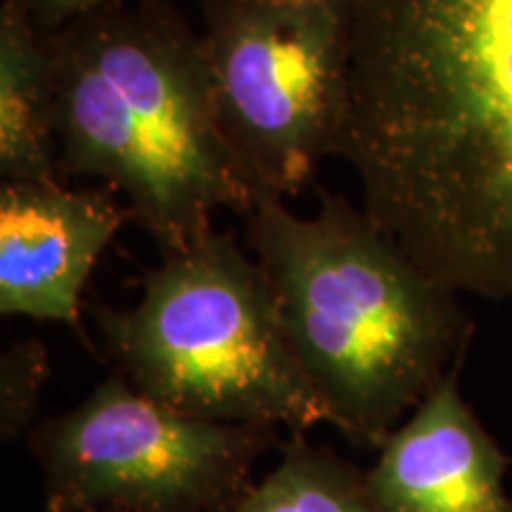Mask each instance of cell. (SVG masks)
Instances as JSON below:
<instances>
[{
  "instance_id": "cell-1",
  "label": "cell",
  "mask_w": 512,
  "mask_h": 512,
  "mask_svg": "<svg viewBox=\"0 0 512 512\" xmlns=\"http://www.w3.org/2000/svg\"><path fill=\"white\" fill-rule=\"evenodd\" d=\"M330 157L458 294L512 302V0H356Z\"/></svg>"
},
{
  "instance_id": "cell-10",
  "label": "cell",
  "mask_w": 512,
  "mask_h": 512,
  "mask_svg": "<svg viewBox=\"0 0 512 512\" xmlns=\"http://www.w3.org/2000/svg\"><path fill=\"white\" fill-rule=\"evenodd\" d=\"M228 512H375L366 472L330 448L311 446L306 432H290L283 458L259 486Z\"/></svg>"
},
{
  "instance_id": "cell-8",
  "label": "cell",
  "mask_w": 512,
  "mask_h": 512,
  "mask_svg": "<svg viewBox=\"0 0 512 512\" xmlns=\"http://www.w3.org/2000/svg\"><path fill=\"white\" fill-rule=\"evenodd\" d=\"M460 361L366 472L375 512H512L508 458L460 394Z\"/></svg>"
},
{
  "instance_id": "cell-12",
  "label": "cell",
  "mask_w": 512,
  "mask_h": 512,
  "mask_svg": "<svg viewBox=\"0 0 512 512\" xmlns=\"http://www.w3.org/2000/svg\"><path fill=\"white\" fill-rule=\"evenodd\" d=\"M136 3H159V0H27L31 17L43 34H55L76 19Z\"/></svg>"
},
{
  "instance_id": "cell-3",
  "label": "cell",
  "mask_w": 512,
  "mask_h": 512,
  "mask_svg": "<svg viewBox=\"0 0 512 512\" xmlns=\"http://www.w3.org/2000/svg\"><path fill=\"white\" fill-rule=\"evenodd\" d=\"M60 171L121 192L162 256L247 216L256 190L216 114L202 34L169 0L121 5L46 34Z\"/></svg>"
},
{
  "instance_id": "cell-7",
  "label": "cell",
  "mask_w": 512,
  "mask_h": 512,
  "mask_svg": "<svg viewBox=\"0 0 512 512\" xmlns=\"http://www.w3.org/2000/svg\"><path fill=\"white\" fill-rule=\"evenodd\" d=\"M126 219L112 190L3 181L0 313L55 320L81 335L83 290Z\"/></svg>"
},
{
  "instance_id": "cell-11",
  "label": "cell",
  "mask_w": 512,
  "mask_h": 512,
  "mask_svg": "<svg viewBox=\"0 0 512 512\" xmlns=\"http://www.w3.org/2000/svg\"><path fill=\"white\" fill-rule=\"evenodd\" d=\"M50 375L48 349L41 339L12 344L0 356V434L17 439L31 427Z\"/></svg>"
},
{
  "instance_id": "cell-2",
  "label": "cell",
  "mask_w": 512,
  "mask_h": 512,
  "mask_svg": "<svg viewBox=\"0 0 512 512\" xmlns=\"http://www.w3.org/2000/svg\"><path fill=\"white\" fill-rule=\"evenodd\" d=\"M299 216L256 192L247 242L271 285L294 358L337 430L380 451L403 415L465 361L472 325L460 294L434 280L337 192Z\"/></svg>"
},
{
  "instance_id": "cell-6",
  "label": "cell",
  "mask_w": 512,
  "mask_h": 512,
  "mask_svg": "<svg viewBox=\"0 0 512 512\" xmlns=\"http://www.w3.org/2000/svg\"><path fill=\"white\" fill-rule=\"evenodd\" d=\"M223 136L256 192L299 195L330 157L347 95L344 8L197 0Z\"/></svg>"
},
{
  "instance_id": "cell-14",
  "label": "cell",
  "mask_w": 512,
  "mask_h": 512,
  "mask_svg": "<svg viewBox=\"0 0 512 512\" xmlns=\"http://www.w3.org/2000/svg\"><path fill=\"white\" fill-rule=\"evenodd\" d=\"M91 512H117V510H91Z\"/></svg>"
},
{
  "instance_id": "cell-5",
  "label": "cell",
  "mask_w": 512,
  "mask_h": 512,
  "mask_svg": "<svg viewBox=\"0 0 512 512\" xmlns=\"http://www.w3.org/2000/svg\"><path fill=\"white\" fill-rule=\"evenodd\" d=\"M29 444L46 512H228L278 437L171 411L114 373L72 411L38 422Z\"/></svg>"
},
{
  "instance_id": "cell-13",
  "label": "cell",
  "mask_w": 512,
  "mask_h": 512,
  "mask_svg": "<svg viewBox=\"0 0 512 512\" xmlns=\"http://www.w3.org/2000/svg\"><path fill=\"white\" fill-rule=\"evenodd\" d=\"M273 3H287V5H330V8H344L349 10L356 0H273Z\"/></svg>"
},
{
  "instance_id": "cell-4",
  "label": "cell",
  "mask_w": 512,
  "mask_h": 512,
  "mask_svg": "<svg viewBox=\"0 0 512 512\" xmlns=\"http://www.w3.org/2000/svg\"><path fill=\"white\" fill-rule=\"evenodd\" d=\"M128 309L91 304L107 354L140 394L226 425H332L294 358L271 285L233 233L211 230L140 278Z\"/></svg>"
},
{
  "instance_id": "cell-9",
  "label": "cell",
  "mask_w": 512,
  "mask_h": 512,
  "mask_svg": "<svg viewBox=\"0 0 512 512\" xmlns=\"http://www.w3.org/2000/svg\"><path fill=\"white\" fill-rule=\"evenodd\" d=\"M0 176L12 183L62 176L53 57L27 0L0 8Z\"/></svg>"
}]
</instances>
